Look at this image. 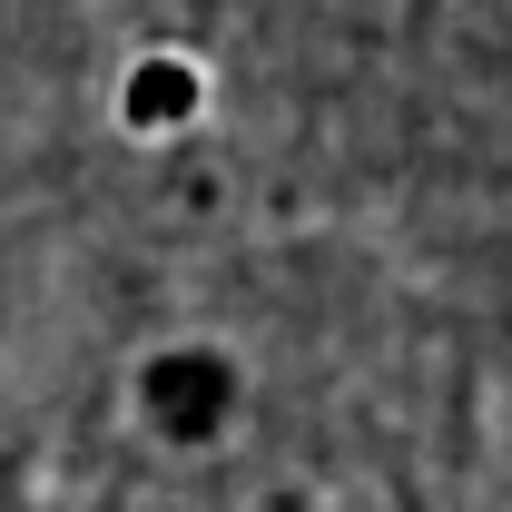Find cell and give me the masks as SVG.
I'll use <instances>...</instances> for the list:
<instances>
[{"label": "cell", "instance_id": "cell-1", "mask_svg": "<svg viewBox=\"0 0 512 512\" xmlns=\"http://www.w3.org/2000/svg\"><path fill=\"white\" fill-rule=\"evenodd\" d=\"M188 109H197V69H178V60H158V69L138 60L128 69V119L138 128H178Z\"/></svg>", "mask_w": 512, "mask_h": 512}]
</instances>
